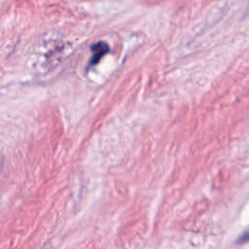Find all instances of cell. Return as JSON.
<instances>
[{
  "mask_svg": "<svg viewBox=\"0 0 249 249\" xmlns=\"http://www.w3.org/2000/svg\"><path fill=\"white\" fill-rule=\"evenodd\" d=\"M91 52L92 55L90 57L91 59L89 65L93 66L102 58L103 55H105L109 52V46L105 42H97L91 47Z\"/></svg>",
  "mask_w": 249,
  "mask_h": 249,
  "instance_id": "6da1fadb",
  "label": "cell"
},
{
  "mask_svg": "<svg viewBox=\"0 0 249 249\" xmlns=\"http://www.w3.org/2000/svg\"><path fill=\"white\" fill-rule=\"evenodd\" d=\"M247 239H248V234H247V232L245 231L238 239H237V243H240L241 242V240H243L242 241V243H245L246 241H247Z\"/></svg>",
  "mask_w": 249,
  "mask_h": 249,
  "instance_id": "7a4b0ae2",
  "label": "cell"
}]
</instances>
